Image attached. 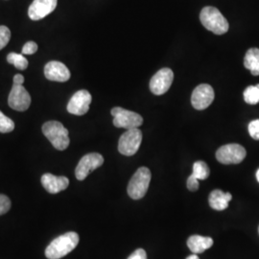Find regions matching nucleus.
Wrapping results in <instances>:
<instances>
[{"label":"nucleus","instance_id":"obj_23","mask_svg":"<svg viewBox=\"0 0 259 259\" xmlns=\"http://www.w3.org/2000/svg\"><path fill=\"white\" fill-rule=\"evenodd\" d=\"M10 39H11V31L9 28L1 25L0 26V50H2L9 44Z\"/></svg>","mask_w":259,"mask_h":259},{"label":"nucleus","instance_id":"obj_14","mask_svg":"<svg viewBox=\"0 0 259 259\" xmlns=\"http://www.w3.org/2000/svg\"><path fill=\"white\" fill-rule=\"evenodd\" d=\"M45 75L49 81L64 83L70 79V71L61 62L51 61L45 66Z\"/></svg>","mask_w":259,"mask_h":259},{"label":"nucleus","instance_id":"obj_13","mask_svg":"<svg viewBox=\"0 0 259 259\" xmlns=\"http://www.w3.org/2000/svg\"><path fill=\"white\" fill-rule=\"evenodd\" d=\"M58 0H34L28 9V16L32 20H40L50 15L57 7Z\"/></svg>","mask_w":259,"mask_h":259},{"label":"nucleus","instance_id":"obj_5","mask_svg":"<svg viewBox=\"0 0 259 259\" xmlns=\"http://www.w3.org/2000/svg\"><path fill=\"white\" fill-rule=\"evenodd\" d=\"M111 113L113 116V125L116 128L135 129L139 128L143 123V118L140 114L135 111L125 110L120 107L113 108Z\"/></svg>","mask_w":259,"mask_h":259},{"label":"nucleus","instance_id":"obj_12","mask_svg":"<svg viewBox=\"0 0 259 259\" xmlns=\"http://www.w3.org/2000/svg\"><path fill=\"white\" fill-rule=\"evenodd\" d=\"M93 97L85 90H81L75 93L67 104V111L74 115H83L89 110L92 104Z\"/></svg>","mask_w":259,"mask_h":259},{"label":"nucleus","instance_id":"obj_10","mask_svg":"<svg viewBox=\"0 0 259 259\" xmlns=\"http://www.w3.org/2000/svg\"><path fill=\"white\" fill-rule=\"evenodd\" d=\"M173 80V71L168 67H164L152 77L150 81V91L155 95H162L169 91Z\"/></svg>","mask_w":259,"mask_h":259},{"label":"nucleus","instance_id":"obj_11","mask_svg":"<svg viewBox=\"0 0 259 259\" xmlns=\"http://www.w3.org/2000/svg\"><path fill=\"white\" fill-rule=\"evenodd\" d=\"M214 97L215 94L212 87L207 83H202L193 91L191 96V104L196 110L203 111L212 104Z\"/></svg>","mask_w":259,"mask_h":259},{"label":"nucleus","instance_id":"obj_25","mask_svg":"<svg viewBox=\"0 0 259 259\" xmlns=\"http://www.w3.org/2000/svg\"><path fill=\"white\" fill-rule=\"evenodd\" d=\"M248 129L250 137L255 140H259V119L251 121L249 124Z\"/></svg>","mask_w":259,"mask_h":259},{"label":"nucleus","instance_id":"obj_15","mask_svg":"<svg viewBox=\"0 0 259 259\" xmlns=\"http://www.w3.org/2000/svg\"><path fill=\"white\" fill-rule=\"evenodd\" d=\"M41 185L48 193L57 194L68 187L69 180L66 177H57L47 173L41 177Z\"/></svg>","mask_w":259,"mask_h":259},{"label":"nucleus","instance_id":"obj_22","mask_svg":"<svg viewBox=\"0 0 259 259\" xmlns=\"http://www.w3.org/2000/svg\"><path fill=\"white\" fill-rule=\"evenodd\" d=\"M15 129V123L0 111V133L7 134Z\"/></svg>","mask_w":259,"mask_h":259},{"label":"nucleus","instance_id":"obj_3","mask_svg":"<svg viewBox=\"0 0 259 259\" xmlns=\"http://www.w3.org/2000/svg\"><path fill=\"white\" fill-rule=\"evenodd\" d=\"M42 133L54 148L64 151L69 146V134L65 126L59 121H47L42 125Z\"/></svg>","mask_w":259,"mask_h":259},{"label":"nucleus","instance_id":"obj_7","mask_svg":"<svg viewBox=\"0 0 259 259\" xmlns=\"http://www.w3.org/2000/svg\"><path fill=\"white\" fill-rule=\"evenodd\" d=\"M247 152L239 144H227L217 150L216 158L223 164H238L244 160Z\"/></svg>","mask_w":259,"mask_h":259},{"label":"nucleus","instance_id":"obj_6","mask_svg":"<svg viewBox=\"0 0 259 259\" xmlns=\"http://www.w3.org/2000/svg\"><path fill=\"white\" fill-rule=\"evenodd\" d=\"M141 141L142 133L139 128L127 130L119 139L118 151L124 156L132 157L139 151Z\"/></svg>","mask_w":259,"mask_h":259},{"label":"nucleus","instance_id":"obj_8","mask_svg":"<svg viewBox=\"0 0 259 259\" xmlns=\"http://www.w3.org/2000/svg\"><path fill=\"white\" fill-rule=\"evenodd\" d=\"M104 157L98 153H91L83 156L75 169V176L78 181H83L91 172L102 166Z\"/></svg>","mask_w":259,"mask_h":259},{"label":"nucleus","instance_id":"obj_9","mask_svg":"<svg viewBox=\"0 0 259 259\" xmlns=\"http://www.w3.org/2000/svg\"><path fill=\"white\" fill-rule=\"evenodd\" d=\"M8 105L15 111H25L29 109L31 105V96L22 84H13L8 97Z\"/></svg>","mask_w":259,"mask_h":259},{"label":"nucleus","instance_id":"obj_16","mask_svg":"<svg viewBox=\"0 0 259 259\" xmlns=\"http://www.w3.org/2000/svg\"><path fill=\"white\" fill-rule=\"evenodd\" d=\"M232 196L231 193L223 192L220 189H215L208 197V203L213 209L222 211L228 208L229 203L232 201Z\"/></svg>","mask_w":259,"mask_h":259},{"label":"nucleus","instance_id":"obj_29","mask_svg":"<svg viewBox=\"0 0 259 259\" xmlns=\"http://www.w3.org/2000/svg\"><path fill=\"white\" fill-rule=\"evenodd\" d=\"M23 83H24V77H23V75L17 74L14 76V83L23 84Z\"/></svg>","mask_w":259,"mask_h":259},{"label":"nucleus","instance_id":"obj_32","mask_svg":"<svg viewBox=\"0 0 259 259\" xmlns=\"http://www.w3.org/2000/svg\"><path fill=\"white\" fill-rule=\"evenodd\" d=\"M258 232H259V228H258Z\"/></svg>","mask_w":259,"mask_h":259},{"label":"nucleus","instance_id":"obj_19","mask_svg":"<svg viewBox=\"0 0 259 259\" xmlns=\"http://www.w3.org/2000/svg\"><path fill=\"white\" fill-rule=\"evenodd\" d=\"M7 62L19 70H25L28 67L27 59L23 56V54H18V53L12 52L7 56Z\"/></svg>","mask_w":259,"mask_h":259},{"label":"nucleus","instance_id":"obj_26","mask_svg":"<svg viewBox=\"0 0 259 259\" xmlns=\"http://www.w3.org/2000/svg\"><path fill=\"white\" fill-rule=\"evenodd\" d=\"M37 51V45L35 41H28L22 48L21 52L23 55H32Z\"/></svg>","mask_w":259,"mask_h":259},{"label":"nucleus","instance_id":"obj_1","mask_svg":"<svg viewBox=\"0 0 259 259\" xmlns=\"http://www.w3.org/2000/svg\"><path fill=\"white\" fill-rule=\"evenodd\" d=\"M79 235L74 232H66L58 236L46 249V256L48 259H61L74 250L79 243Z\"/></svg>","mask_w":259,"mask_h":259},{"label":"nucleus","instance_id":"obj_30","mask_svg":"<svg viewBox=\"0 0 259 259\" xmlns=\"http://www.w3.org/2000/svg\"><path fill=\"white\" fill-rule=\"evenodd\" d=\"M186 259H200L199 258V256H198V255H197V254H195V253H193V254H192V255H189V256H188V257H187V258Z\"/></svg>","mask_w":259,"mask_h":259},{"label":"nucleus","instance_id":"obj_4","mask_svg":"<svg viewBox=\"0 0 259 259\" xmlns=\"http://www.w3.org/2000/svg\"><path fill=\"white\" fill-rule=\"evenodd\" d=\"M151 171L147 167H140L132 177L128 185V194L134 200L142 199L148 191Z\"/></svg>","mask_w":259,"mask_h":259},{"label":"nucleus","instance_id":"obj_24","mask_svg":"<svg viewBox=\"0 0 259 259\" xmlns=\"http://www.w3.org/2000/svg\"><path fill=\"white\" fill-rule=\"evenodd\" d=\"M11 200L6 195L0 194V215L8 212L11 208Z\"/></svg>","mask_w":259,"mask_h":259},{"label":"nucleus","instance_id":"obj_27","mask_svg":"<svg viewBox=\"0 0 259 259\" xmlns=\"http://www.w3.org/2000/svg\"><path fill=\"white\" fill-rule=\"evenodd\" d=\"M187 188L190 191H197L199 189V180L193 175L187 179Z\"/></svg>","mask_w":259,"mask_h":259},{"label":"nucleus","instance_id":"obj_31","mask_svg":"<svg viewBox=\"0 0 259 259\" xmlns=\"http://www.w3.org/2000/svg\"><path fill=\"white\" fill-rule=\"evenodd\" d=\"M256 179H257V181H258L259 183V169L257 170V172H256Z\"/></svg>","mask_w":259,"mask_h":259},{"label":"nucleus","instance_id":"obj_2","mask_svg":"<svg viewBox=\"0 0 259 259\" xmlns=\"http://www.w3.org/2000/svg\"><path fill=\"white\" fill-rule=\"evenodd\" d=\"M200 20L205 29L215 35H224L229 31V22L215 7L207 6L201 11Z\"/></svg>","mask_w":259,"mask_h":259},{"label":"nucleus","instance_id":"obj_20","mask_svg":"<svg viewBox=\"0 0 259 259\" xmlns=\"http://www.w3.org/2000/svg\"><path fill=\"white\" fill-rule=\"evenodd\" d=\"M209 168L204 161H196L193 164V173L192 175L197 178L199 181H204L209 177Z\"/></svg>","mask_w":259,"mask_h":259},{"label":"nucleus","instance_id":"obj_17","mask_svg":"<svg viewBox=\"0 0 259 259\" xmlns=\"http://www.w3.org/2000/svg\"><path fill=\"white\" fill-rule=\"evenodd\" d=\"M213 245V239L210 237H204L200 235H192L187 240V246L189 250L195 254L203 253L204 250H208Z\"/></svg>","mask_w":259,"mask_h":259},{"label":"nucleus","instance_id":"obj_21","mask_svg":"<svg viewBox=\"0 0 259 259\" xmlns=\"http://www.w3.org/2000/svg\"><path fill=\"white\" fill-rule=\"evenodd\" d=\"M244 100L250 105L259 103V84L250 85L244 92Z\"/></svg>","mask_w":259,"mask_h":259},{"label":"nucleus","instance_id":"obj_18","mask_svg":"<svg viewBox=\"0 0 259 259\" xmlns=\"http://www.w3.org/2000/svg\"><path fill=\"white\" fill-rule=\"evenodd\" d=\"M244 65L247 69H249L253 76L259 75V49L258 48H250L244 59Z\"/></svg>","mask_w":259,"mask_h":259},{"label":"nucleus","instance_id":"obj_28","mask_svg":"<svg viewBox=\"0 0 259 259\" xmlns=\"http://www.w3.org/2000/svg\"><path fill=\"white\" fill-rule=\"evenodd\" d=\"M128 259H147V254L143 249H138L130 255Z\"/></svg>","mask_w":259,"mask_h":259}]
</instances>
